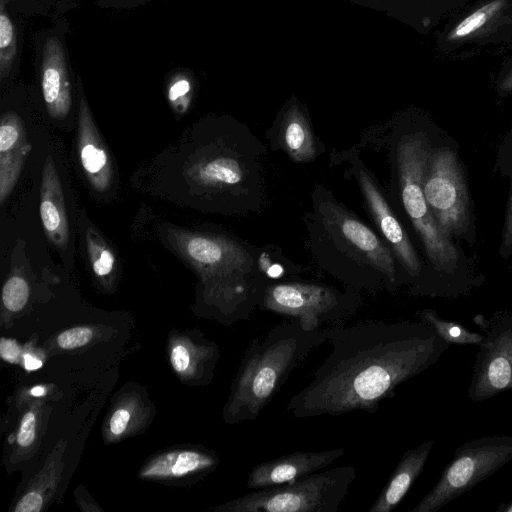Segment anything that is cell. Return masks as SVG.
<instances>
[{"instance_id": "6da1fadb", "label": "cell", "mask_w": 512, "mask_h": 512, "mask_svg": "<svg viewBox=\"0 0 512 512\" xmlns=\"http://www.w3.org/2000/svg\"><path fill=\"white\" fill-rule=\"evenodd\" d=\"M331 351L290 398L295 418L374 414L396 388L435 364L450 344L422 321H367L328 327Z\"/></svg>"}, {"instance_id": "7a4b0ae2", "label": "cell", "mask_w": 512, "mask_h": 512, "mask_svg": "<svg viewBox=\"0 0 512 512\" xmlns=\"http://www.w3.org/2000/svg\"><path fill=\"white\" fill-rule=\"evenodd\" d=\"M304 222L310 252L324 271L358 292L397 290L398 261L390 247L330 190L314 187Z\"/></svg>"}, {"instance_id": "3957f363", "label": "cell", "mask_w": 512, "mask_h": 512, "mask_svg": "<svg viewBox=\"0 0 512 512\" xmlns=\"http://www.w3.org/2000/svg\"><path fill=\"white\" fill-rule=\"evenodd\" d=\"M171 242L203 276L229 321L247 320L271 283L263 253L222 234L173 230Z\"/></svg>"}, {"instance_id": "277c9868", "label": "cell", "mask_w": 512, "mask_h": 512, "mask_svg": "<svg viewBox=\"0 0 512 512\" xmlns=\"http://www.w3.org/2000/svg\"><path fill=\"white\" fill-rule=\"evenodd\" d=\"M328 327L306 330L290 319L248 346L226 407L231 423L253 421L285 385L291 372L327 342Z\"/></svg>"}, {"instance_id": "5b68a950", "label": "cell", "mask_w": 512, "mask_h": 512, "mask_svg": "<svg viewBox=\"0 0 512 512\" xmlns=\"http://www.w3.org/2000/svg\"><path fill=\"white\" fill-rule=\"evenodd\" d=\"M266 153L264 144L249 128L231 123L207 145L195 166V179L211 193L220 211L258 212L268 199Z\"/></svg>"}, {"instance_id": "8992f818", "label": "cell", "mask_w": 512, "mask_h": 512, "mask_svg": "<svg viewBox=\"0 0 512 512\" xmlns=\"http://www.w3.org/2000/svg\"><path fill=\"white\" fill-rule=\"evenodd\" d=\"M391 148L405 213L418 233L432 266L438 271L453 273L459 259L457 249L435 222L423 191L432 151L430 141L420 131L394 130Z\"/></svg>"}, {"instance_id": "52a82bcc", "label": "cell", "mask_w": 512, "mask_h": 512, "mask_svg": "<svg viewBox=\"0 0 512 512\" xmlns=\"http://www.w3.org/2000/svg\"><path fill=\"white\" fill-rule=\"evenodd\" d=\"M357 475L353 465L317 471L296 481L254 489L218 507L223 512H337Z\"/></svg>"}, {"instance_id": "ba28073f", "label": "cell", "mask_w": 512, "mask_h": 512, "mask_svg": "<svg viewBox=\"0 0 512 512\" xmlns=\"http://www.w3.org/2000/svg\"><path fill=\"white\" fill-rule=\"evenodd\" d=\"M362 305L359 292L311 281L271 282L265 289L259 309L288 319L299 320L306 330L323 325H339L355 315Z\"/></svg>"}, {"instance_id": "9c48e42d", "label": "cell", "mask_w": 512, "mask_h": 512, "mask_svg": "<svg viewBox=\"0 0 512 512\" xmlns=\"http://www.w3.org/2000/svg\"><path fill=\"white\" fill-rule=\"evenodd\" d=\"M512 459V436L470 439L454 452L436 484L412 512H437L474 488Z\"/></svg>"}, {"instance_id": "30bf717a", "label": "cell", "mask_w": 512, "mask_h": 512, "mask_svg": "<svg viewBox=\"0 0 512 512\" xmlns=\"http://www.w3.org/2000/svg\"><path fill=\"white\" fill-rule=\"evenodd\" d=\"M424 196L435 222L447 236L460 235L469 224V199L456 154L432 150L423 182Z\"/></svg>"}, {"instance_id": "8fae6325", "label": "cell", "mask_w": 512, "mask_h": 512, "mask_svg": "<svg viewBox=\"0 0 512 512\" xmlns=\"http://www.w3.org/2000/svg\"><path fill=\"white\" fill-rule=\"evenodd\" d=\"M484 338L478 345L468 397L480 402L502 391L512 392V316L481 324Z\"/></svg>"}, {"instance_id": "7c38bea8", "label": "cell", "mask_w": 512, "mask_h": 512, "mask_svg": "<svg viewBox=\"0 0 512 512\" xmlns=\"http://www.w3.org/2000/svg\"><path fill=\"white\" fill-rule=\"evenodd\" d=\"M346 160L350 164V171L356 179L365 206L380 236L408 276L419 277L422 270L420 259L373 175L354 149L346 153Z\"/></svg>"}, {"instance_id": "4fadbf2b", "label": "cell", "mask_w": 512, "mask_h": 512, "mask_svg": "<svg viewBox=\"0 0 512 512\" xmlns=\"http://www.w3.org/2000/svg\"><path fill=\"white\" fill-rule=\"evenodd\" d=\"M343 454L341 448L298 451L258 463L248 475L247 487L254 490L296 481L331 465Z\"/></svg>"}, {"instance_id": "5bb4252c", "label": "cell", "mask_w": 512, "mask_h": 512, "mask_svg": "<svg viewBox=\"0 0 512 512\" xmlns=\"http://www.w3.org/2000/svg\"><path fill=\"white\" fill-rule=\"evenodd\" d=\"M77 149L82 169L90 185L98 193L108 192L115 179L113 163L82 91L81 96L79 93Z\"/></svg>"}, {"instance_id": "9a60e30c", "label": "cell", "mask_w": 512, "mask_h": 512, "mask_svg": "<svg viewBox=\"0 0 512 512\" xmlns=\"http://www.w3.org/2000/svg\"><path fill=\"white\" fill-rule=\"evenodd\" d=\"M266 135L274 150L295 163L312 162L320 153L310 120L297 102L288 104Z\"/></svg>"}, {"instance_id": "2e32d148", "label": "cell", "mask_w": 512, "mask_h": 512, "mask_svg": "<svg viewBox=\"0 0 512 512\" xmlns=\"http://www.w3.org/2000/svg\"><path fill=\"white\" fill-rule=\"evenodd\" d=\"M42 94L48 113L55 119L65 118L71 109V87L65 56L58 39L49 38L42 59Z\"/></svg>"}, {"instance_id": "e0dca14e", "label": "cell", "mask_w": 512, "mask_h": 512, "mask_svg": "<svg viewBox=\"0 0 512 512\" xmlns=\"http://www.w3.org/2000/svg\"><path fill=\"white\" fill-rule=\"evenodd\" d=\"M29 145L17 114L8 112L0 124V202L13 191L23 168Z\"/></svg>"}, {"instance_id": "ac0fdd59", "label": "cell", "mask_w": 512, "mask_h": 512, "mask_svg": "<svg viewBox=\"0 0 512 512\" xmlns=\"http://www.w3.org/2000/svg\"><path fill=\"white\" fill-rule=\"evenodd\" d=\"M433 445L429 440L404 452L369 512H390L399 505L423 471Z\"/></svg>"}, {"instance_id": "d6986e66", "label": "cell", "mask_w": 512, "mask_h": 512, "mask_svg": "<svg viewBox=\"0 0 512 512\" xmlns=\"http://www.w3.org/2000/svg\"><path fill=\"white\" fill-rule=\"evenodd\" d=\"M40 216L50 241L64 248L69 240V224L60 179L51 157L42 173Z\"/></svg>"}, {"instance_id": "ffe728a7", "label": "cell", "mask_w": 512, "mask_h": 512, "mask_svg": "<svg viewBox=\"0 0 512 512\" xmlns=\"http://www.w3.org/2000/svg\"><path fill=\"white\" fill-rule=\"evenodd\" d=\"M217 464L215 457L195 451L173 452L155 459L141 473L144 477H180L187 473L203 471Z\"/></svg>"}, {"instance_id": "44dd1931", "label": "cell", "mask_w": 512, "mask_h": 512, "mask_svg": "<svg viewBox=\"0 0 512 512\" xmlns=\"http://www.w3.org/2000/svg\"><path fill=\"white\" fill-rule=\"evenodd\" d=\"M417 316L450 345H479L484 338L483 334L471 331L457 322L441 318L433 309L418 311Z\"/></svg>"}, {"instance_id": "7402d4cb", "label": "cell", "mask_w": 512, "mask_h": 512, "mask_svg": "<svg viewBox=\"0 0 512 512\" xmlns=\"http://www.w3.org/2000/svg\"><path fill=\"white\" fill-rule=\"evenodd\" d=\"M84 239L89 263L94 274L99 278L111 276L116 269L117 260L106 240L93 226L85 228Z\"/></svg>"}, {"instance_id": "603a6c76", "label": "cell", "mask_w": 512, "mask_h": 512, "mask_svg": "<svg viewBox=\"0 0 512 512\" xmlns=\"http://www.w3.org/2000/svg\"><path fill=\"white\" fill-rule=\"evenodd\" d=\"M17 54V31L9 15L0 5V77L4 80L12 69Z\"/></svg>"}, {"instance_id": "cb8c5ba5", "label": "cell", "mask_w": 512, "mask_h": 512, "mask_svg": "<svg viewBox=\"0 0 512 512\" xmlns=\"http://www.w3.org/2000/svg\"><path fill=\"white\" fill-rule=\"evenodd\" d=\"M29 288L26 281L20 276L10 277L4 284L2 300L4 306L12 311H20L26 304Z\"/></svg>"}, {"instance_id": "d4e9b609", "label": "cell", "mask_w": 512, "mask_h": 512, "mask_svg": "<svg viewBox=\"0 0 512 512\" xmlns=\"http://www.w3.org/2000/svg\"><path fill=\"white\" fill-rule=\"evenodd\" d=\"M502 5L501 0L489 3L465 18L452 32V38L466 37L482 27Z\"/></svg>"}, {"instance_id": "484cf974", "label": "cell", "mask_w": 512, "mask_h": 512, "mask_svg": "<svg viewBox=\"0 0 512 512\" xmlns=\"http://www.w3.org/2000/svg\"><path fill=\"white\" fill-rule=\"evenodd\" d=\"M190 92V81L186 78H178L169 87L168 99L177 110L183 112L190 102Z\"/></svg>"}, {"instance_id": "4316f807", "label": "cell", "mask_w": 512, "mask_h": 512, "mask_svg": "<svg viewBox=\"0 0 512 512\" xmlns=\"http://www.w3.org/2000/svg\"><path fill=\"white\" fill-rule=\"evenodd\" d=\"M92 337V331L88 327H76L59 334L58 345L63 349H74L88 343Z\"/></svg>"}, {"instance_id": "83f0119b", "label": "cell", "mask_w": 512, "mask_h": 512, "mask_svg": "<svg viewBox=\"0 0 512 512\" xmlns=\"http://www.w3.org/2000/svg\"><path fill=\"white\" fill-rule=\"evenodd\" d=\"M36 419L32 412L26 413L22 420L17 435V441L22 447H28L32 444L35 436Z\"/></svg>"}, {"instance_id": "f1b7e54d", "label": "cell", "mask_w": 512, "mask_h": 512, "mask_svg": "<svg viewBox=\"0 0 512 512\" xmlns=\"http://www.w3.org/2000/svg\"><path fill=\"white\" fill-rule=\"evenodd\" d=\"M501 253L506 256L512 251V189L508 202L507 214L502 234Z\"/></svg>"}, {"instance_id": "f546056e", "label": "cell", "mask_w": 512, "mask_h": 512, "mask_svg": "<svg viewBox=\"0 0 512 512\" xmlns=\"http://www.w3.org/2000/svg\"><path fill=\"white\" fill-rule=\"evenodd\" d=\"M42 506V498L36 492L27 493L15 507L16 512H38Z\"/></svg>"}, {"instance_id": "4dcf8cb0", "label": "cell", "mask_w": 512, "mask_h": 512, "mask_svg": "<svg viewBox=\"0 0 512 512\" xmlns=\"http://www.w3.org/2000/svg\"><path fill=\"white\" fill-rule=\"evenodd\" d=\"M171 363L177 372L186 370L190 364V355L183 345H177L171 353Z\"/></svg>"}, {"instance_id": "1f68e13d", "label": "cell", "mask_w": 512, "mask_h": 512, "mask_svg": "<svg viewBox=\"0 0 512 512\" xmlns=\"http://www.w3.org/2000/svg\"><path fill=\"white\" fill-rule=\"evenodd\" d=\"M21 350L18 344L11 340L2 338L0 341V354L1 357L9 362H16L19 359Z\"/></svg>"}, {"instance_id": "d6a6232c", "label": "cell", "mask_w": 512, "mask_h": 512, "mask_svg": "<svg viewBox=\"0 0 512 512\" xmlns=\"http://www.w3.org/2000/svg\"><path fill=\"white\" fill-rule=\"evenodd\" d=\"M130 415L129 412L125 409L117 410L111 420H110V429L111 432L115 435H119L124 432L127 427V423L129 421Z\"/></svg>"}, {"instance_id": "836d02e7", "label": "cell", "mask_w": 512, "mask_h": 512, "mask_svg": "<svg viewBox=\"0 0 512 512\" xmlns=\"http://www.w3.org/2000/svg\"><path fill=\"white\" fill-rule=\"evenodd\" d=\"M24 366L26 370L33 371L39 369L42 366V362L38 358L32 356L31 354H25Z\"/></svg>"}, {"instance_id": "e575fe53", "label": "cell", "mask_w": 512, "mask_h": 512, "mask_svg": "<svg viewBox=\"0 0 512 512\" xmlns=\"http://www.w3.org/2000/svg\"><path fill=\"white\" fill-rule=\"evenodd\" d=\"M33 396L39 397L45 394V389L42 386H35L30 392Z\"/></svg>"}, {"instance_id": "d590c367", "label": "cell", "mask_w": 512, "mask_h": 512, "mask_svg": "<svg viewBox=\"0 0 512 512\" xmlns=\"http://www.w3.org/2000/svg\"><path fill=\"white\" fill-rule=\"evenodd\" d=\"M497 511L498 512H500V511H502V512H512V498H511L510 502L506 506H501L500 508H498Z\"/></svg>"}, {"instance_id": "8d00e7d4", "label": "cell", "mask_w": 512, "mask_h": 512, "mask_svg": "<svg viewBox=\"0 0 512 512\" xmlns=\"http://www.w3.org/2000/svg\"><path fill=\"white\" fill-rule=\"evenodd\" d=\"M8 1H9V0H1V3H4V4H5V2H8Z\"/></svg>"}]
</instances>
